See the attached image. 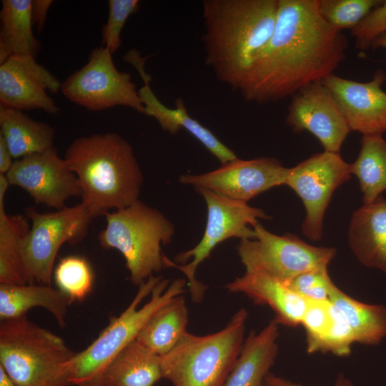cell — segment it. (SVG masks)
<instances>
[{
    "instance_id": "1",
    "label": "cell",
    "mask_w": 386,
    "mask_h": 386,
    "mask_svg": "<svg viewBox=\"0 0 386 386\" xmlns=\"http://www.w3.org/2000/svg\"><path fill=\"white\" fill-rule=\"evenodd\" d=\"M347 46L345 36L320 16L317 0H279L273 34L239 91L257 104L292 96L333 74Z\"/></svg>"
},
{
    "instance_id": "2",
    "label": "cell",
    "mask_w": 386,
    "mask_h": 386,
    "mask_svg": "<svg viewBox=\"0 0 386 386\" xmlns=\"http://www.w3.org/2000/svg\"><path fill=\"white\" fill-rule=\"evenodd\" d=\"M202 5L206 64L218 80L239 90L273 34L279 0H204Z\"/></svg>"
},
{
    "instance_id": "3",
    "label": "cell",
    "mask_w": 386,
    "mask_h": 386,
    "mask_svg": "<svg viewBox=\"0 0 386 386\" xmlns=\"http://www.w3.org/2000/svg\"><path fill=\"white\" fill-rule=\"evenodd\" d=\"M64 158L78 179L81 203L94 218L139 199L143 174L132 145L119 134L76 138Z\"/></svg>"
},
{
    "instance_id": "4",
    "label": "cell",
    "mask_w": 386,
    "mask_h": 386,
    "mask_svg": "<svg viewBox=\"0 0 386 386\" xmlns=\"http://www.w3.org/2000/svg\"><path fill=\"white\" fill-rule=\"evenodd\" d=\"M152 276L139 286L127 307L112 317L107 327L84 350L75 353L69 363L70 385L94 384L114 357L137 339L149 319L172 298L182 295L187 280Z\"/></svg>"
},
{
    "instance_id": "5",
    "label": "cell",
    "mask_w": 386,
    "mask_h": 386,
    "mask_svg": "<svg viewBox=\"0 0 386 386\" xmlns=\"http://www.w3.org/2000/svg\"><path fill=\"white\" fill-rule=\"evenodd\" d=\"M75 353L26 315L1 321L0 367L19 386H69Z\"/></svg>"
},
{
    "instance_id": "6",
    "label": "cell",
    "mask_w": 386,
    "mask_h": 386,
    "mask_svg": "<svg viewBox=\"0 0 386 386\" xmlns=\"http://www.w3.org/2000/svg\"><path fill=\"white\" fill-rule=\"evenodd\" d=\"M105 217L106 227L98 234L99 244L121 252L133 284L139 286L167 267L168 257L162 245L171 242L175 227L159 210L138 199Z\"/></svg>"
},
{
    "instance_id": "7",
    "label": "cell",
    "mask_w": 386,
    "mask_h": 386,
    "mask_svg": "<svg viewBox=\"0 0 386 386\" xmlns=\"http://www.w3.org/2000/svg\"><path fill=\"white\" fill-rule=\"evenodd\" d=\"M247 315L241 308L224 328L212 334L187 332L161 357L163 378L174 386H222L241 352Z\"/></svg>"
},
{
    "instance_id": "8",
    "label": "cell",
    "mask_w": 386,
    "mask_h": 386,
    "mask_svg": "<svg viewBox=\"0 0 386 386\" xmlns=\"http://www.w3.org/2000/svg\"><path fill=\"white\" fill-rule=\"evenodd\" d=\"M196 191L204 199L207 207L206 228L199 242L192 249L178 254L174 261L169 259L167 267L181 270L187 277L192 298L199 302L204 297L206 287L195 278L197 267L207 259L221 242L232 238H254L253 227L258 219L270 218L259 208L247 202L231 199L201 187Z\"/></svg>"
},
{
    "instance_id": "9",
    "label": "cell",
    "mask_w": 386,
    "mask_h": 386,
    "mask_svg": "<svg viewBox=\"0 0 386 386\" xmlns=\"http://www.w3.org/2000/svg\"><path fill=\"white\" fill-rule=\"evenodd\" d=\"M25 215L31 221L21 242L24 264L31 284L51 285L54 261L64 243L75 244L86 236L94 217L81 204L40 213L30 207Z\"/></svg>"
},
{
    "instance_id": "10",
    "label": "cell",
    "mask_w": 386,
    "mask_h": 386,
    "mask_svg": "<svg viewBox=\"0 0 386 386\" xmlns=\"http://www.w3.org/2000/svg\"><path fill=\"white\" fill-rule=\"evenodd\" d=\"M253 229L254 238L240 239L237 247L246 272H262L284 284L303 272L327 267L336 253L292 234H272L259 222Z\"/></svg>"
},
{
    "instance_id": "11",
    "label": "cell",
    "mask_w": 386,
    "mask_h": 386,
    "mask_svg": "<svg viewBox=\"0 0 386 386\" xmlns=\"http://www.w3.org/2000/svg\"><path fill=\"white\" fill-rule=\"evenodd\" d=\"M105 46L94 48L88 62L61 83L69 101L89 111L122 106L144 114V108L129 73L119 71Z\"/></svg>"
},
{
    "instance_id": "12",
    "label": "cell",
    "mask_w": 386,
    "mask_h": 386,
    "mask_svg": "<svg viewBox=\"0 0 386 386\" xmlns=\"http://www.w3.org/2000/svg\"><path fill=\"white\" fill-rule=\"evenodd\" d=\"M350 164L339 153H317L289 168L285 184L292 189L306 210L302 224L305 236L321 239L326 209L333 192L351 177Z\"/></svg>"
},
{
    "instance_id": "13",
    "label": "cell",
    "mask_w": 386,
    "mask_h": 386,
    "mask_svg": "<svg viewBox=\"0 0 386 386\" xmlns=\"http://www.w3.org/2000/svg\"><path fill=\"white\" fill-rule=\"evenodd\" d=\"M289 168L275 158L236 159L204 174H182L181 184L208 189L218 195L247 202L258 194L285 184Z\"/></svg>"
},
{
    "instance_id": "14",
    "label": "cell",
    "mask_w": 386,
    "mask_h": 386,
    "mask_svg": "<svg viewBox=\"0 0 386 386\" xmlns=\"http://www.w3.org/2000/svg\"><path fill=\"white\" fill-rule=\"evenodd\" d=\"M10 185L25 190L37 204L61 209L71 197L81 196L78 179L54 147L16 159L5 174Z\"/></svg>"
},
{
    "instance_id": "15",
    "label": "cell",
    "mask_w": 386,
    "mask_h": 386,
    "mask_svg": "<svg viewBox=\"0 0 386 386\" xmlns=\"http://www.w3.org/2000/svg\"><path fill=\"white\" fill-rule=\"evenodd\" d=\"M291 97L287 124L296 132L311 133L321 143L324 151L339 153L351 130L326 86L322 82L311 84Z\"/></svg>"
},
{
    "instance_id": "16",
    "label": "cell",
    "mask_w": 386,
    "mask_h": 386,
    "mask_svg": "<svg viewBox=\"0 0 386 386\" xmlns=\"http://www.w3.org/2000/svg\"><path fill=\"white\" fill-rule=\"evenodd\" d=\"M61 86L56 77L31 56L14 55L0 64V102L5 107L57 114L60 109L46 91L56 94Z\"/></svg>"
},
{
    "instance_id": "17",
    "label": "cell",
    "mask_w": 386,
    "mask_h": 386,
    "mask_svg": "<svg viewBox=\"0 0 386 386\" xmlns=\"http://www.w3.org/2000/svg\"><path fill=\"white\" fill-rule=\"evenodd\" d=\"M385 81V72L378 69L365 82L333 74L322 83L335 99L350 130L367 135L386 132V92L382 88Z\"/></svg>"
},
{
    "instance_id": "18",
    "label": "cell",
    "mask_w": 386,
    "mask_h": 386,
    "mask_svg": "<svg viewBox=\"0 0 386 386\" xmlns=\"http://www.w3.org/2000/svg\"><path fill=\"white\" fill-rule=\"evenodd\" d=\"M124 59L137 68L144 81L143 86L139 89V94L144 105V114L154 118L162 129L171 134H176L182 129L187 130L222 164L237 159L233 151L188 114L182 99H177L175 108L167 107L157 99L149 86L152 77L145 71L144 59L137 50L129 51Z\"/></svg>"
},
{
    "instance_id": "19",
    "label": "cell",
    "mask_w": 386,
    "mask_h": 386,
    "mask_svg": "<svg viewBox=\"0 0 386 386\" xmlns=\"http://www.w3.org/2000/svg\"><path fill=\"white\" fill-rule=\"evenodd\" d=\"M224 287L229 292L244 294L256 304L269 306L279 325L292 327L300 325L309 301L286 284L259 272H246Z\"/></svg>"
},
{
    "instance_id": "20",
    "label": "cell",
    "mask_w": 386,
    "mask_h": 386,
    "mask_svg": "<svg viewBox=\"0 0 386 386\" xmlns=\"http://www.w3.org/2000/svg\"><path fill=\"white\" fill-rule=\"evenodd\" d=\"M350 247L363 265L386 273V199L379 197L355 210L348 229Z\"/></svg>"
},
{
    "instance_id": "21",
    "label": "cell",
    "mask_w": 386,
    "mask_h": 386,
    "mask_svg": "<svg viewBox=\"0 0 386 386\" xmlns=\"http://www.w3.org/2000/svg\"><path fill=\"white\" fill-rule=\"evenodd\" d=\"M279 324L272 320L260 332H251L222 386H263L278 355Z\"/></svg>"
},
{
    "instance_id": "22",
    "label": "cell",
    "mask_w": 386,
    "mask_h": 386,
    "mask_svg": "<svg viewBox=\"0 0 386 386\" xmlns=\"http://www.w3.org/2000/svg\"><path fill=\"white\" fill-rule=\"evenodd\" d=\"M162 377L161 357L135 340L89 386H154Z\"/></svg>"
},
{
    "instance_id": "23",
    "label": "cell",
    "mask_w": 386,
    "mask_h": 386,
    "mask_svg": "<svg viewBox=\"0 0 386 386\" xmlns=\"http://www.w3.org/2000/svg\"><path fill=\"white\" fill-rule=\"evenodd\" d=\"M72 301L59 289L41 284H0L1 321L26 315L34 307L49 312L61 327L66 326V317Z\"/></svg>"
},
{
    "instance_id": "24",
    "label": "cell",
    "mask_w": 386,
    "mask_h": 386,
    "mask_svg": "<svg viewBox=\"0 0 386 386\" xmlns=\"http://www.w3.org/2000/svg\"><path fill=\"white\" fill-rule=\"evenodd\" d=\"M10 184L0 174V284H31L21 252V242L30 225L26 215L7 214L4 197Z\"/></svg>"
},
{
    "instance_id": "25",
    "label": "cell",
    "mask_w": 386,
    "mask_h": 386,
    "mask_svg": "<svg viewBox=\"0 0 386 386\" xmlns=\"http://www.w3.org/2000/svg\"><path fill=\"white\" fill-rule=\"evenodd\" d=\"M0 135L15 160L54 147L55 130L49 124L36 122L22 110L1 104Z\"/></svg>"
},
{
    "instance_id": "26",
    "label": "cell",
    "mask_w": 386,
    "mask_h": 386,
    "mask_svg": "<svg viewBox=\"0 0 386 386\" xmlns=\"http://www.w3.org/2000/svg\"><path fill=\"white\" fill-rule=\"evenodd\" d=\"M0 12V64L14 55L36 58L40 42L32 31V0H3Z\"/></svg>"
},
{
    "instance_id": "27",
    "label": "cell",
    "mask_w": 386,
    "mask_h": 386,
    "mask_svg": "<svg viewBox=\"0 0 386 386\" xmlns=\"http://www.w3.org/2000/svg\"><path fill=\"white\" fill-rule=\"evenodd\" d=\"M188 321L185 297L178 295L154 313L136 340L162 357L172 350L187 332Z\"/></svg>"
},
{
    "instance_id": "28",
    "label": "cell",
    "mask_w": 386,
    "mask_h": 386,
    "mask_svg": "<svg viewBox=\"0 0 386 386\" xmlns=\"http://www.w3.org/2000/svg\"><path fill=\"white\" fill-rule=\"evenodd\" d=\"M358 179L364 204L377 199L386 190V140L382 134L362 135L356 160L350 164Z\"/></svg>"
},
{
    "instance_id": "29",
    "label": "cell",
    "mask_w": 386,
    "mask_h": 386,
    "mask_svg": "<svg viewBox=\"0 0 386 386\" xmlns=\"http://www.w3.org/2000/svg\"><path fill=\"white\" fill-rule=\"evenodd\" d=\"M330 301L343 314L354 334L355 342L375 345L386 337V307L360 302L337 286Z\"/></svg>"
},
{
    "instance_id": "30",
    "label": "cell",
    "mask_w": 386,
    "mask_h": 386,
    "mask_svg": "<svg viewBox=\"0 0 386 386\" xmlns=\"http://www.w3.org/2000/svg\"><path fill=\"white\" fill-rule=\"evenodd\" d=\"M53 277L58 289L72 302L82 301L91 292L94 271L88 260L81 256L63 257L54 269Z\"/></svg>"
},
{
    "instance_id": "31",
    "label": "cell",
    "mask_w": 386,
    "mask_h": 386,
    "mask_svg": "<svg viewBox=\"0 0 386 386\" xmlns=\"http://www.w3.org/2000/svg\"><path fill=\"white\" fill-rule=\"evenodd\" d=\"M381 0H317L318 11L331 27L341 31L356 26Z\"/></svg>"
},
{
    "instance_id": "32",
    "label": "cell",
    "mask_w": 386,
    "mask_h": 386,
    "mask_svg": "<svg viewBox=\"0 0 386 386\" xmlns=\"http://www.w3.org/2000/svg\"><path fill=\"white\" fill-rule=\"evenodd\" d=\"M330 301H308L300 325L306 333L308 353L320 352L332 325Z\"/></svg>"
},
{
    "instance_id": "33",
    "label": "cell",
    "mask_w": 386,
    "mask_h": 386,
    "mask_svg": "<svg viewBox=\"0 0 386 386\" xmlns=\"http://www.w3.org/2000/svg\"><path fill=\"white\" fill-rule=\"evenodd\" d=\"M286 284L302 297L317 301H330L336 287L329 276L327 267L303 272Z\"/></svg>"
},
{
    "instance_id": "34",
    "label": "cell",
    "mask_w": 386,
    "mask_h": 386,
    "mask_svg": "<svg viewBox=\"0 0 386 386\" xmlns=\"http://www.w3.org/2000/svg\"><path fill=\"white\" fill-rule=\"evenodd\" d=\"M138 0H109V17L102 29V46L112 54L121 46V32L129 16L139 9Z\"/></svg>"
},
{
    "instance_id": "35",
    "label": "cell",
    "mask_w": 386,
    "mask_h": 386,
    "mask_svg": "<svg viewBox=\"0 0 386 386\" xmlns=\"http://www.w3.org/2000/svg\"><path fill=\"white\" fill-rule=\"evenodd\" d=\"M332 325L323 341L320 352L345 357L350 354L351 346L355 342L353 332L340 310L332 302Z\"/></svg>"
},
{
    "instance_id": "36",
    "label": "cell",
    "mask_w": 386,
    "mask_h": 386,
    "mask_svg": "<svg viewBox=\"0 0 386 386\" xmlns=\"http://www.w3.org/2000/svg\"><path fill=\"white\" fill-rule=\"evenodd\" d=\"M355 47L360 51L372 48L373 43L386 34V0L372 9L351 30Z\"/></svg>"
},
{
    "instance_id": "37",
    "label": "cell",
    "mask_w": 386,
    "mask_h": 386,
    "mask_svg": "<svg viewBox=\"0 0 386 386\" xmlns=\"http://www.w3.org/2000/svg\"><path fill=\"white\" fill-rule=\"evenodd\" d=\"M263 386H305L285 377L269 372L265 377ZM332 386H353L351 380L343 373H339Z\"/></svg>"
},
{
    "instance_id": "38",
    "label": "cell",
    "mask_w": 386,
    "mask_h": 386,
    "mask_svg": "<svg viewBox=\"0 0 386 386\" xmlns=\"http://www.w3.org/2000/svg\"><path fill=\"white\" fill-rule=\"evenodd\" d=\"M51 0H32L31 14L33 24L40 32L44 26L47 12L52 4Z\"/></svg>"
},
{
    "instance_id": "39",
    "label": "cell",
    "mask_w": 386,
    "mask_h": 386,
    "mask_svg": "<svg viewBox=\"0 0 386 386\" xmlns=\"http://www.w3.org/2000/svg\"><path fill=\"white\" fill-rule=\"evenodd\" d=\"M12 159L5 140L0 135V174H6L9 172L14 162Z\"/></svg>"
},
{
    "instance_id": "40",
    "label": "cell",
    "mask_w": 386,
    "mask_h": 386,
    "mask_svg": "<svg viewBox=\"0 0 386 386\" xmlns=\"http://www.w3.org/2000/svg\"><path fill=\"white\" fill-rule=\"evenodd\" d=\"M0 386H19L0 367Z\"/></svg>"
},
{
    "instance_id": "41",
    "label": "cell",
    "mask_w": 386,
    "mask_h": 386,
    "mask_svg": "<svg viewBox=\"0 0 386 386\" xmlns=\"http://www.w3.org/2000/svg\"><path fill=\"white\" fill-rule=\"evenodd\" d=\"M372 49L384 48L386 49V34L379 37L372 44Z\"/></svg>"
}]
</instances>
